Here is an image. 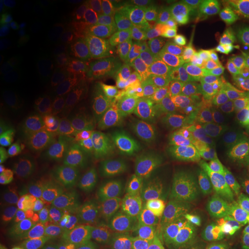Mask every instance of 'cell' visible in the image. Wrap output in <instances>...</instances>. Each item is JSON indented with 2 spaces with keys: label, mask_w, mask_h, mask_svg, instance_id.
Masks as SVG:
<instances>
[{
  "label": "cell",
  "mask_w": 249,
  "mask_h": 249,
  "mask_svg": "<svg viewBox=\"0 0 249 249\" xmlns=\"http://www.w3.org/2000/svg\"><path fill=\"white\" fill-rule=\"evenodd\" d=\"M216 193L191 186H174L164 198L151 208L139 222L143 240H160L169 236L187 218L195 213Z\"/></svg>",
  "instance_id": "6da1fadb"
},
{
  "label": "cell",
  "mask_w": 249,
  "mask_h": 249,
  "mask_svg": "<svg viewBox=\"0 0 249 249\" xmlns=\"http://www.w3.org/2000/svg\"><path fill=\"white\" fill-rule=\"evenodd\" d=\"M176 135L194 148L211 154L229 145L222 119L210 95L196 96L178 110Z\"/></svg>",
  "instance_id": "7a4b0ae2"
},
{
  "label": "cell",
  "mask_w": 249,
  "mask_h": 249,
  "mask_svg": "<svg viewBox=\"0 0 249 249\" xmlns=\"http://www.w3.org/2000/svg\"><path fill=\"white\" fill-rule=\"evenodd\" d=\"M91 166L99 191L107 197L119 198L128 192L135 163L124 145L111 142L98 145L92 154Z\"/></svg>",
  "instance_id": "3957f363"
},
{
  "label": "cell",
  "mask_w": 249,
  "mask_h": 249,
  "mask_svg": "<svg viewBox=\"0 0 249 249\" xmlns=\"http://www.w3.org/2000/svg\"><path fill=\"white\" fill-rule=\"evenodd\" d=\"M222 171L223 161L214 154L179 145L165 173L176 186L198 187L217 194Z\"/></svg>",
  "instance_id": "277c9868"
},
{
  "label": "cell",
  "mask_w": 249,
  "mask_h": 249,
  "mask_svg": "<svg viewBox=\"0 0 249 249\" xmlns=\"http://www.w3.org/2000/svg\"><path fill=\"white\" fill-rule=\"evenodd\" d=\"M222 119L229 145L249 147V95L217 85L210 93Z\"/></svg>",
  "instance_id": "5b68a950"
},
{
  "label": "cell",
  "mask_w": 249,
  "mask_h": 249,
  "mask_svg": "<svg viewBox=\"0 0 249 249\" xmlns=\"http://www.w3.org/2000/svg\"><path fill=\"white\" fill-rule=\"evenodd\" d=\"M165 171L140 170L134 177L126 196L129 219L139 220L174 188Z\"/></svg>",
  "instance_id": "8992f818"
},
{
  "label": "cell",
  "mask_w": 249,
  "mask_h": 249,
  "mask_svg": "<svg viewBox=\"0 0 249 249\" xmlns=\"http://www.w3.org/2000/svg\"><path fill=\"white\" fill-rule=\"evenodd\" d=\"M218 227L213 201L207 202L166 238L164 249H203Z\"/></svg>",
  "instance_id": "52a82bcc"
},
{
  "label": "cell",
  "mask_w": 249,
  "mask_h": 249,
  "mask_svg": "<svg viewBox=\"0 0 249 249\" xmlns=\"http://www.w3.org/2000/svg\"><path fill=\"white\" fill-rule=\"evenodd\" d=\"M174 70L181 75L187 88L194 98L200 95H210L218 85V75L225 64L207 52L183 53L174 61Z\"/></svg>",
  "instance_id": "ba28073f"
},
{
  "label": "cell",
  "mask_w": 249,
  "mask_h": 249,
  "mask_svg": "<svg viewBox=\"0 0 249 249\" xmlns=\"http://www.w3.org/2000/svg\"><path fill=\"white\" fill-rule=\"evenodd\" d=\"M163 64L154 58L140 59L134 62L121 77V98L130 105H140L151 98L152 91L163 76Z\"/></svg>",
  "instance_id": "9c48e42d"
},
{
  "label": "cell",
  "mask_w": 249,
  "mask_h": 249,
  "mask_svg": "<svg viewBox=\"0 0 249 249\" xmlns=\"http://www.w3.org/2000/svg\"><path fill=\"white\" fill-rule=\"evenodd\" d=\"M43 142H33L6 160L1 171V182L7 188L38 176L48 156Z\"/></svg>",
  "instance_id": "30bf717a"
},
{
  "label": "cell",
  "mask_w": 249,
  "mask_h": 249,
  "mask_svg": "<svg viewBox=\"0 0 249 249\" xmlns=\"http://www.w3.org/2000/svg\"><path fill=\"white\" fill-rule=\"evenodd\" d=\"M217 194L226 198L249 197V148L224 160Z\"/></svg>",
  "instance_id": "8fae6325"
},
{
  "label": "cell",
  "mask_w": 249,
  "mask_h": 249,
  "mask_svg": "<svg viewBox=\"0 0 249 249\" xmlns=\"http://www.w3.org/2000/svg\"><path fill=\"white\" fill-rule=\"evenodd\" d=\"M245 40L244 34L222 18L214 27L204 52L225 65L241 61Z\"/></svg>",
  "instance_id": "7c38bea8"
},
{
  "label": "cell",
  "mask_w": 249,
  "mask_h": 249,
  "mask_svg": "<svg viewBox=\"0 0 249 249\" xmlns=\"http://www.w3.org/2000/svg\"><path fill=\"white\" fill-rule=\"evenodd\" d=\"M178 147L171 138L169 130L147 136L139 142L140 169L165 171Z\"/></svg>",
  "instance_id": "4fadbf2b"
},
{
  "label": "cell",
  "mask_w": 249,
  "mask_h": 249,
  "mask_svg": "<svg viewBox=\"0 0 249 249\" xmlns=\"http://www.w3.org/2000/svg\"><path fill=\"white\" fill-rule=\"evenodd\" d=\"M193 97L185 81L176 70L164 71L151 95L155 108L164 111L180 110Z\"/></svg>",
  "instance_id": "5bb4252c"
},
{
  "label": "cell",
  "mask_w": 249,
  "mask_h": 249,
  "mask_svg": "<svg viewBox=\"0 0 249 249\" xmlns=\"http://www.w3.org/2000/svg\"><path fill=\"white\" fill-rule=\"evenodd\" d=\"M223 18L222 9L218 2L211 5L194 18L182 33L181 39L186 53H202L207 49L210 36Z\"/></svg>",
  "instance_id": "9a60e30c"
},
{
  "label": "cell",
  "mask_w": 249,
  "mask_h": 249,
  "mask_svg": "<svg viewBox=\"0 0 249 249\" xmlns=\"http://www.w3.org/2000/svg\"><path fill=\"white\" fill-rule=\"evenodd\" d=\"M49 193L48 182L38 174L18 185L9 187L7 189V198L17 207L33 208L42 204L48 198Z\"/></svg>",
  "instance_id": "2e32d148"
},
{
  "label": "cell",
  "mask_w": 249,
  "mask_h": 249,
  "mask_svg": "<svg viewBox=\"0 0 249 249\" xmlns=\"http://www.w3.org/2000/svg\"><path fill=\"white\" fill-rule=\"evenodd\" d=\"M169 124L170 112L154 108L144 112L136 119L132 127V135L140 142L152 134L169 130Z\"/></svg>",
  "instance_id": "e0dca14e"
},
{
  "label": "cell",
  "mask_w": 249,
  "mask_h": 249,
  "mask_svg": "<svg viewBox=\"0 0 249 249\" xmlns=\"http://www.w3.org/2000/svg\"><path fill=\"white\" fill-rule=\"evenodd\" d=\"M8 249H50L42 235L33 227L14 224L6 231Z\"/></svg>",
  "instance_id": "ac0fdd59"
},
{
  "label": "cell",
  "mask_w": 249,
  "mask_h": 249,
  "mask_svg": "<svg viewBox=\"0 0 249 249\" xmlns=\"http://www.w3.org/2000/svg\"><path fill=\"white\" fill-rule=\"evenodd\" d=\"M218 85L249 95V61L224 65L218 75Z\"/></svg>",
  "instance_id": "d6986e66"
},
{
  "label": "cell",
  "mask_w": 249,
  "mask_h": 249,
  "mask_svg": "<svg viewBox=\"0 0 249 249\" xmlns=\"http://www.w3.org/2000/svg\"><path fill=\"white\" fill-rule=\"evenodd\" d=\"M218 4L223 18L249 37V0H224Z\"/></svg>",
  "instance_id": "ffe728a7"
},
{
  "label": "cell",
  "mask_w": 249,
  "mask_h": 249,
  "mask_svg": "<svg viewBox=\"0 0 249 249\" xmlns=\"http://www.w3.org/2000/svg\"><path fill=\"white\" fill-rule=\"evenodd\" d=\"M31 53V43L24 34L8 33L2 38L0 57L2 64L24 59Z\"/></svg>",
  "instance_id": "44dd1931"
},
{
  "label": "cell",
  "mask_w": 249,
  "mask_h": 249,
  "mask_svg": "<svg viewBox=\"0 0 249 249\" xmlns=\"http://www.w3.org/2000/svg\"><path fill=\"white\" fill-rule=\"evenodd\" d=\"M29 111L26 99L18 96H8L0 102V124L1 126H11L23 121Z\"/></svg>",
  "instance_id": "7402d4cb"
},
{
  "label": "cell",
  "mask_w": 249,
  "mask_h": 249,
  "mask_svg": "<svg viewBox=\"0 0 249 249\" xmlns=\"http://www.w3.org/2000/svg\"><path fill=\"white\" fill-rule=\"evenodd\" d=\"M26 68V58L4 62L1 71H0V90L1 92L12 91L22 85Z\"/></svg>",
  "instance_id": "603a6c76"
},
{
  "label": "cell",
  "mask_w": 249,
  "mask_h": 249,
  "mask_svg": "<svg viewBox=\"0 0 249 249\" xmlns=\"http://www.w3.org/2000/svg\"><path fill=\"white\" fill-rule=\"evenodd\" d=\"M231 249H249V214L246 208L233 230Z\"/></svg>",
  "instance_id": "cb8c5ba5"
},
{
  "label": "cell",
  "mask_w": 249,
  "mask_h": 249,
  "mask_svg": "<svg viewBox=\"0 0 249 249\" xmlns=\"http://www.w3.org/2000/svg\"><path fill=\"white\" fill-rule=\"evenodd\" d=\"M11 14L22 20H33L38 15L40 5L36 0H9Z\"/></svg>",
  "instance_id": "d4e9b609"
},
{
  "label": "cell",
  "mask_w": 249,
  "mask_h": 249,
  "mask_svg": "<svg viewBox=\"0 0 249 249\" xmlns=\"http://www.w3.org/2000/svg\"><path fill=\"white\" fill-rule=\"evenodd\" d=\"M103 68L102 59L97 57L89 58L87 60L82 61L80 66L77 67V76L82 81L89 82V81L95 80L101 74Z\"/></svg>",
  "instance_id": "484cf974"
},
{
  "label": "cell",
  "mask_w": 249,
  "mask_h": 249,
  "mask_svg": "<svg viewBox=\"0 0 249 249\" xmlns=\"http://www.w3.org/2000/svg\"><path fill=\"white\" fill-rule=\"evenodd\" d=\"M73 97V92L70 88H62L57 91L49 92V98L46 101V110L48 113H54L58 112L61 107H66L70 101Z\"/></svg>",
  "instance_id": "4316f807"
},
{
  "label": "cell",
  "mask_w": 249,
  "mask_h": 249,
  "mask_svg": "<svg viewBox=\"0 0 249 249\" xmlns=\"http://www.w3.org/2000/svg\"><path fill=\"white\" fill-rule=\"evenodd\" d=\"M107 20L97 9L89 12L85 18L86 29L93 35H105L107 33Z\"/></svg>",
  "instance_id": "83f0119b"
},
{
  "label": "cell",
  "mask_w": 249,
  "mask_h": 249,
  "mask_svg": "<svg viewBox=\"0 0 249 249\" xmlns=\"http://www.w3.org/2000/svg\"><path fill=\"white\" fill-rule=\"evenodd\" d=\"M127 5L120 1H99L96 5V9L101 12L107 18H116L123 15L126 12Z\"/></svg>",
  "instance_id": "f1b7e54d"
},
{
  "label": "cell",
  "mask_w": 249,
  "mask_h": 249,
  "mask_svg": "<svg viewBox=\"0 0 249 249\" xmlns=\"http://www.w3.org/2000/svg\"><path fill=\"white\" fill-rule=\"evenodd\" d=\"M26 66L30 73L36 74V75H42V74L49 71L48 62L43 59L42 55L36 53V52H31L26 58Z\"/></svg>",
  "instance_id": "f546056e"
},
{
  "label": "cell",
  "mask_w": 249,
  "mask_h": 249,
  "mask_svg": "<svg viewBox=\"0 0 249 249\" xmlns=\"http://www.w3.org/2000/svg\"><path fill=\"white\" fill-rule=\"evenodd\" d=\"M89 249H128V247L124 240L112 236V238L104 239V240H99Z\"/></svg>",
  "instance_id": "4dcf8cb0"
},
{
  "label": "cell",
  "mask_w": 249,
  "mask_h": 249,
  "mask_svg": "<svg viewBox=\"0 0 249 249\" xmlns=\"http://www.w3.org/2000/svg\"><path fill=\"white\" fill-rule=\"evenodd\" d=\"M45 86L49 92L57 91L65 88V80L61 73H50L45 80Z\"/></svg>",
  "instance_id": "1f68e13d"
},
{
  "label": "cell",
  "mask_w": 249,
  "mask_h": 249,
  "mask_svg": "<svg viewBox=\"0 0 249 249\" xmlns=\"http://www.w3.org/2000/svg\"><path fill=\"white\" fill-rule=\"evenodd\" d=\"M65 65H66V58L64 55L58 54L48 61V70L50 73H60Z\"/></svg>",
  "instance_id": "d6a6232c"
},
{
  "label": "cell",
  "mask_w": 249,
  "mask_h": 249,
  "mask_svg": "<svg viewBox=\"0 0 249 249\" xmlns=\"http://www.w3.org/2000/svg\"><path fill=\"white\" fill-rule=\"evenodd\" d=\"M165 242H161V239L160 240H142L140 244L136 246L135 249H164Z\"/></svg>",
  "instance_id": "836d02e7"
},
{
  "label": "cell",
  "mask_w": 249,
  "mask_h": 249,
  "mask_svg": "<svg viewBox=\"0 0 249 249\" xmlns=\"http://www.w3.org/2000/svg\"><path fill=\"white\" fill-rule=\"evenodd\" d=\"M0 23H1V30H4L6 26H7V22H8V18H9V13H11V11H9V7H8V1H5V0H1V2H0Z\"/></svg>",
  "instance_id": "e575fe53"
},
{
  "label": "cell",
  "mask_w": 249,
  "mask_h": 249,
  "mask_svg": "<svg viewBox=\"0 0 249 249\" xmlns=\"http://www.w3.org/2000/svg\"><path fill=\"white\" fill-rule=\"evenodd\" d=\"M202 4H205L204 1H183V0H173L171 1V5L174 6L177 8H182V9H192L200 7Z\"/></svg>",
  "instance_id": "d590c367"
},
{
  "label": "cell",
  "mask_w": 249,
  "mask_h": 249,
  "mask_svg": "<svg viewBox=\"0 0 249 249\" xmlns=\"http://www.w3.org/2000/svg\"><path fill=\"white\" fill-rule=\"evenodd\" d=\"M241 61H249V37H246L245 50H244V54H242Z\"/></svg>",
  "instance_id": "8d00e7d4"
},
{
  "label": "cell",
  "mask_w": 249,
  "mask_h": 249,
  "mask_svg": "<svg viewBox=\"0 0 249 249\" xmlns=\"http://www.w3.org/2000/svg\"><path fill=\"white\" fill-rule=\"evenodd\" d=\"M246 210H247V213L249 214V205H248V207H246Z\"/></svg>",
  "instance_id": "74e56055"
}]
</instances>
